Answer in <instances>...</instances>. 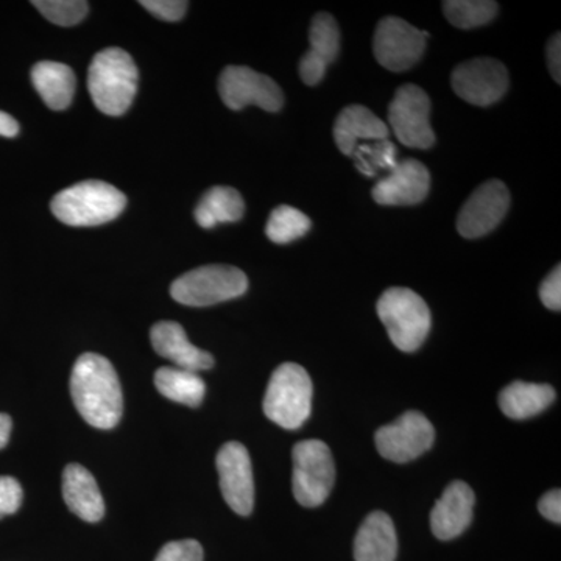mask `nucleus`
<instances>
[{"label":"nucleus","instance_id":"4be33fe9","mask_svg":"<svg viewBox=\"0 0 561 561\" xmlns=\"http://www.w3.org/2000/svg\"><path fill=\"white\" fill-rule=\"evenodd\" d=\"M32 81L50 110H66L72 103L77 81L69 66L57 61H41L33 66Z\"/></svg>","mask_w":561,"mask_h":561},{"label":"nucleus","instance_id":"aec40b11","mask_svg":"<svg viewBox=\"0 0 561 561\" xmlns=\"http://www.w3.org/2000/svg\"><path fill=\"white\" fill-rule=\"evenodd\" d=\"M389 125L364 105L346 106L334 124L335 144L346 157H351L359 144L389 139Z\"/></svg>","mask_w":561,"mask_h":561},{"label":"nucleus","instance_id":"c85d7f7f","mask_svg":"<svg viewBox=\"0 0 561 561\" xmlns=\"http://www.w3.org/2000/svg\"><path fill=\"white\" fill-rule=\"evenodd\" d=\"M32 3L46 20L61 27L79 24L90 11L84 0H35Z\"/></svg>","mask_w":561,"mask_h":561},{"label":"nucleus","instance_id":"1a4fd4ad","mask_svg":"<svg viewBox=\"0 0 561 561\" xmlns=\"http://www.w3.org/2000/svg\"><path fill=\"white\" fill-rule=\"evenodd\" d=\"M427 33L401 18H383L376 27L373 50L376 60L391 72L412 69L426 50Z\"/></svg>","mask_w":561,"mask_h":561},{"label":"nucleus","instance_id":"7ed1b4c3","mask_svg":"<svg viewBox=\"0 0 561 561\" xmlns=\"http://www.w3.org/2000/svg\"><path fill=\"white\" fill-rule=\"evenodd\" d=\"M127 197L105 181L87 180L58 192L51 213L69 227H98L121 216Z\"/></svg>","mask_w":561,"mask_h":561},{"label":"nucleus","instance_id":"412c9836","mask_svg":"<svg viewBox=\"0 0 561 561\" xmlns=\"http://www.w3.org/2000/svg\"><path fill=\"white\" fill-rule=\"evenodd\" d=\"M398 552L397 530L387 513L373 512L362 523L354 540L356 561H394Z\"/></svg>","mask_w":561,"mask_h":561},{"label":"nucleus","instance_id":"7c9ffc66","mask_svg":"<svg viewBox=\"0 0 561 561\" xmlns=\"http://www.w3.org/2000/svg\"><path fill=\"white\" fill-rule=\"evenodd\" d=\"M21 483L10 476H0V519L20 511L22 504Z\"/></svg>","mask_w":561,"mask_h":561},{"label":"nucleus","instance_id":"9d476101","mask_svg":"<svg viewBox=\"0 0 561 561\" xmlns=\"http://www.w3.org/2000/svg\"><path fill=\"white\" fill-rule=\"evenodd\" d=\"M219 92L225 105L234 111L256 105L276 113L284 105V94L276 81L247 66L225 68L220 73Z\"/></svg>","mask_w":561,"mask_h":561},{"label":"nucleus","instance_id":"423d86ee","mask_svg":"<svg viewBox=\"0 0 561 561\" xmlns=\"http://www.w3.org/2000/svg\"><path fill=\"white\" fill-rule=\"evenodd\" d=\"M249 289V278L232 265H205L184 273L173 280L171 295L180 305L206 308L242 297Z\"/></svg>","mask_w":561,"mask_h":561},{"label":"nucleus","instance_id":"473e14b6","mask_svg":"<svg viewBox=\"0 0 561 561\" xmlns=\"http://www.w3.org/2000/svg\"><path fill=\"white\" fill-rule=\"evenodd\" d=\"M540 300L546 308L551 311L559 312L561 309V267L557 265L556 268L546 279L542 280L540 286Z\"/></svg>","mask_w":561,"mask_h":561},{"label":"nucleus","instance_id":"6e6552de","mask_svg":"<svg viewBox=\"0 0 561 561\" xmlns=\"http://www.w3.org/2000/svg\"><path fill=\"white\" fill-rule=\"evenodd\" d=\"M389 124L393 135L405 147L426 150L435 144L431 101L416 84H404L397 91L389 106Z\"/></svg>","mask_w":561,"mask_h":561},{"label":"nucleus","instance_id":"0eeeda50","mask_svg":"<svg viewBox=\"0 0 561 561\" xmlns=\"http://www.w3.org/2000/svg\"><path fill=\"white\" fill-rule=\"evenodd\" d=\"M294 472L291 490L302 507H320L330 496L335 482V465L331 449L320 440H305L291 451Z\"/></svg>","mask_w":561,"mask_h":561},{"label":"nucleus","instance_id":"20e7f679","mask_svg":"<svg viewBox=\"0 0 561 561\" xmlns=\"http://www.w3.org/2000/svg\"><path fill=\"white\" fill-rule=\"evenodd\" d=\"M312 394L311 376L301 365L291 362L279 365L265 391V416L283 430H300L311 416Z\"/></svg>","mask_w":561,"mask_h":561},{"label":"nucleus","instance_id":"72a5a7b5","mask_svg":"<svg viewBox=\"0 0 561 561\" xmlns=\"http://www.w3.org/2000/svg\"><path fill=\"white\" fill-rule=\"evenodd\" d=\"M538 511L549 522L561 523V491L559 489L548 491L538 502Z\"/></svg>","mask_w":561,"mask_h":561},{"label":"nucleus","instance_id":"dca6fc26","mask_svg":"<svg viewBox=\"0 0 561 561\" xmlns=\"http://www.w3.org/2000/svg\"><path fill=\"white\" fill-rule=\"evenodd\" d=\"M309 41L311 49L302 55L300 76L306 84L316 87L324 79L328 66L335 61L341 51V31L331 14L319 13L313 16Z\"/></svg>","mask_w":561,"mask_h":561},{"label":"nucleus","instance_id":"e433bc0d","mask_svg":"<svg viewBox=\"0 0 561 561\" xmlns=\"http://www.w3.org/2000/svg\"><path fill=\"white\" fill-rule=\"evenodd\" d=\"M11 427H13V421L10 416L7 413H0V449L5 448L9 443Z\"/></svg>","mask_w":561,"mask_h":561},{"label":"nucleus","instance_id":"f704fd0d","mask_svg":"<svg viewBox=\"0 0 561 561\" xmlns=\"http://www.w3.org/2000/svg\"><path fill=\"white\" fill-rule=\"evenodd\" d=\"M548 62L552 79L560 84L561 80V35L557 33L548 44Z\"/></svg>","mask_w":561,"mask_h":561},{"label":"nucleus","instance_id":"f03ea898","mask_svg":"<svg viewBox=\"0 0 561 561\" xmlns=\"http://www.w3.org/2000/svg\"><path fill=\"white\" fill-rule=\"evenodd\" d=\"M139 72L131 55L108 47L95 55L88 72L92 102L106 116H122L130 108L138 91Z\"/></svg>","mask_w":561,"mask_h":561},{"label":"nucleus","instance_id":"f257e3e1","mask_svg":"<svg viewBox=\"0 0 561 561\" xmlns=\"http://www.w3.org/2000/svg\"><path fill=\"white\" fill-rule=\"evenodd\" d=\"M70 394L77 412L92 427L110 431L119 424L124 397L113 364L99 354H81L70 375Z\"/></svg>","mask_w":561,"mask_h":561},{"label":"nucleus","instance_id":"2f4dec72","mask_svg":"<svg viewBox=\"0 0 561 561\" xmlns=\"http://www.w3.org/2000/svg\"><path fill=\"white\" fill-rule=\"evenodd\" d=\"M153 16L160 18L161 21L176 22L183 20L190 3L184 0H142L139 2Z\"/></svg>","mask_w":561,"mask_h":561},{"label":"nucleus","instance_id":"c756f323","mask_svg":"<svg viewBox=\"0 0 561 561\" xmlns=\"http://www.w3.org/2000/svg\"><path fill=\"white\" fill-rule=\"evenodd\" d=\"M154 561H203V548L195 540L168 542Z\"/></svg>","mask_w":561,"mask_h":561},{"label":"nucleus","instance_id":"f3484780","mask_svg":"<svg viewBox=\"0 0 561 561\" xmlns=\"http://www.w3.org/2000/svg\"><path fill=\"white\" fill-rule=\"evenodd\" d=\"M474 491L468 483L454 481L443 491L431 513V527L438 540L448 541L468 529L474 508Z\"/></svg>","mask_w":561,"mask_h":561},{"label":"nucleus","instance_id":"cd10ccee","mask_svg":"<svg viewBox=\"0 0 561 561\" xmlns=\"http://www.w3.org/2000/svg\"><path fill=\"white\" fill-rule=\"evenodd\" d=\"M356 169L365 176H375L379 171H391L397 161V147L389 139L368 140L356 147L351 154Z\"/></svg>","mask_w":561,"mask_h":561},{"label":"nucleus","instance_id":"2eb2a0df","mask_svg":"<svg viewBox=\"0 0 561 561\" xmlns=\"http://www.w3.org/2000/svg\"><path fill=\"white\" fill-rule=\"evenodd\" d=\"M431 190V173L419 160H404L373 187V201L382 206L419 205Z\"/></svg>","mask_w":561,"mask_h":561},{"label":"nucleus","instance_id":"a211bd4d","mask_svg":"<svg viewBox=\"0 0 561 561\" xmlns=\"http://www.w3.org/2000/svg\"><path fill=\"white\" fill-rule=\"evenodd\" d=\"M151 346L176 368L201 373L214 365L213 354L197 348L187 341L186 332L176 321H160L150 331Z\"/></svg>","mask_w":561,"mask_h":561},{"label":"nucleus","instance_id":"f8f14e48","mask_svg":"<svg viewBox=\"0 0 561 561\" xmlns=\"http://www.w3.org/2000/svg\"><path fill=\"white\" fill-rule=\"evenodd\" d=\"M454 92L476 106H490L500 102L508 90V72L493 58H474L461 62L451 76Z\"/></svg>","mask_w":561,"mask_h":561},{"label":"nucleus","instance_id":"ddd939ff","mask_svg":"<svg viewBox=\"0 0 561 561\" xmlns=\"http://www.w3.org/2000/svg\"><path fill=\"white\" fill-rule=\"evenodd\" d=\"M511 208V192L500 180L481 184L461 206L457 230L465 239H478L496 230Z\"/></svg>","mask_w":561,"mask_h":561},{"label":"nucleus","instance_id":"4468645a","mask_svg":"<svg viewBox=\"0 0 561 561\" xmlns=\"http://www.w3.org/2000/svg\"><path fill=\"white\" fill-rule=\"evenodd\" d=\"M220 490L228 507L241 516H249L254 507V479L250 454L238 442L225 443L217 454Z\"/></svg>","mask_w":561,"mask_h":561},{"label":"nucleus","instance_id":"c9c22d12","mask_svg":"<svg viewBox=\"0 0 561 561\" xmlns=\"http://www.w3.org/2000/svg\"><path fill=\"white\" fill-rule=\"evenodd\" d=\"M20 133V124L10 114L0 111V136L3 138H14Z\"/></svg>","mask_w":561,"mask_h":561},{"label":"nucleus","instance_id":"b1692460","mask_svg":"<svg viewBox=\"0 0 561 561\" xmlns=\"http://www.w3.org/2000/svg\"><path fill=\"white\" fill-rule=\"evenodd\" d=\"M243 213H245V203L234 187L216 186L203 195L194 216L202 228L210 230L219 224L241 220Z\"/></svg>","mask_w":561,"mask_h":561},{"label":"nucleus","instance_id":"bb28decb","mask_svg":"<svg viewBox=\"0 0 561 561\" xmlns=\"http://www.w3.org/2000/svg\"><path fill=\"white\" fill-rule=\"evenodd\" d=\"M311 219L294 206L280 205L273 209L271 219L265 227V234L275 243H290L308 234Z\"/></svg>","mask_w":561,"mask_h":561},{"label":"nucleus","instance_id":"39448f33","mask_svg":"<svg viewBox=\"0 0 561 561\" xmlns=\"http://www.w3.org/2000/svg\"><path fill=\"white\" fill-rule=\"evenodd\" d=\"M376 309L398 350L413 353L426 341L432 324L431 311L415 291L391 287L383 291Z\"/></svg>","mask_w":561,"mask_h":561},{"label":"nucleus","instance_id":"6ab92c4d","mask_svg":"<svg viewBox=\"0 0 561 561\" xmlns=\"http://www.w3.org/2000/svg\"><path fill=\"white\" fill-rule=\"evenodd\" d=\"M62 500L73 515L87 523L101 522L105 501L94 476L81 465H68L62 472Z\"/></svg>","mask_w":561,"mask_h":561},{"label":"nucleus","instance_id":"a878e982","mask_svg":"<svg viewBox=\"0 0 561 561\" xmlns=\"http://www.w3.org/2000/svg\"><path fill=\"white\" fill-rule=\"evenodd\" d=\"M500 5L491 0H448L443 3L446 20L461 31L482 27L496 18Z\"/></svg>","mask_w":561,"mask_h":561},{"label":"nucleus","instance_id":"5701e85b","mask_svg":"<svg viewBox=\"0 0 561 561\" xmlns=\"http://www.w3.org/2000/svg\"><path fill=\"white\" fill-rule=\"evenodd\" d=\"M556 400V390L548 383L515 381L500 394V408L512 420H527L538 415Z\"/></svg>","mask_w":561,"mask_h":561},{"label":"nucleus","instance_id":"393cba45","mask_svg":"<svg viewBox=\"0 0 561 561\" xmlns=\"http://www.w3.org/2000/svg\"><path fill=\"white\" fill-rule=\"evenodd\" d=\"M154 386L162 397L187 408H198L205 400L206 383L198 373L176 367H161L154 373Z\"/></svg>","mask_w":561,"mask_h":561},{"label":"nucleus","instance_id":"9b49d317","mask_svg":"<svg viewBox=\"0 0 561 561\" xmlns=\"http://www.w3.org/2000/svg\"><path fill=\"white\" fill-rule=\"evenodd\" d=\"M435 431L431 421L416 411L405 412L400 419L376 432V448L383 459L408 463L430 451Z\"/></svg>","mask_w":561,"mask_h":561}]
</instances>
